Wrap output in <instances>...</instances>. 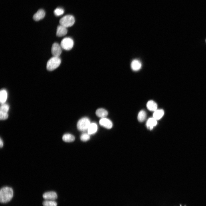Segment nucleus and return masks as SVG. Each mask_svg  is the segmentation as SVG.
Segmentation results:
<instances>
[{
  "label": "nucleus",
  "instance_id": "nucleus-3",
  "mask_svg": "<svg viewBox=\"0 0 206 206\" xmlns=\"http://www.w3.org/2000/svg\"><path fill=\"white\" fill-rule=\"evenodd\" d=\"M75 21V18L73 16L67 15L62 17L60 19L59 22L60 25L67 28L72 26Z\"/></svg>",
  "mask_w": 206,
  "mask_h": 206
},
{
  "label": "nucleus",
  "instance_id": "nucleus-17",
  "mask_svg": "<svg viewBox=\"0 0 206 206\" xmlns=\"http://www.w3.org/2000/svg\"><path fill=\"white\" fill-rule=\"evenodd\" d=\"M97 128L96 124L94 123H90L87 129L88 133L90 135L95 133L97 131Z\"/></svg>",
  "mask_w": 206,
  "mask_h": 206
},
{
  "label": "nucleus",
  "instance_id": "nucleus-19",
  "mask_svg": "<svg viewBox=\"0 0 206 206\" xmlns=\"http://www.w3.org/2000/svg\"><path fill=\"white\" fill-rule=\"evenodd\" d=\"M146 113L144 110H141L139 112L138 115V120L140 122H142L146 119Z\"/></svg>",
  "mask_w": 206,
  "mask_h": 206
},
{
  "label": "nucleus",
  "instance_id": "nucleus-15",
  "mask_svg": "<svg viewBox=\"0 0 206 206\" xmlns=\"http://www.w3.org/2000/svg\"><path fill=\"white\" fill-rule=\"evenodd\" d=\"M96 115L102 118H105L108 114L107 111L105 109L100 108L98 109L96 112Z\"/></svg>",
  "mask_w": 206,
  "mask_h": 206
},
{
  "label": "nucleus",
  "instance_id": "nucleus-21",
  "mask_svg": "<svg viewBox=\"0 0 206 206\" xmlns=\"http://www.w3.org/2000/svg\"><path fill=\"white\" fill-rule=\"evenodd\" d=\"M9 109V106L7 104H2L0 107V112L8 113Z\"/></svg>",
  "mask_w": 206,
  "mask_h": 206
},
{
  "label": "nucleus",
  "instance_id": "nucleus-6",
  "mask_svg": "<svg viewBox=\"0 0 206 206\" xmlns=\"http://www.w3.org/2000/svg\"><path fill=\"white\" fill-rule=\"evenodd\" d=\"M62 47L58 43H54L52 46L51 52L53 56L59 57L61 54Z\"/></svg>",
  "mask_w": 206,
  "mask_h": 206
},
{
  "label": "nucleus",
  "instance_id": "nucleus-4",
  "mask_svg": "<svg viewBox=\"0 0 206 206\" xmlns=\"http://www.w3.org/2000/svg\"><path fill=\"white\" fill-rule=\"evenodd\" d=\"M90 123V120L88 118H83L78 121L77 124V128L80 131H85L88 129Z\"/></svg>",
  "mask_w": 206,
  "mask_h": 206
},
{
  "label": "nucleus",
  "instance_id": "nucleus-14",
  "mask_svg": "<svg viewBox=\"0 0 206 206\" xmlns=\"http://www.w3.org/2000/svg\"><path fill=\"white\" fill-rule=\"evenodd\" d=\"M164 112L162 109H157L154 111L153 115V117L157 120L161 119L164 115Z\"/></svg>",
  "mask_w": 206,
  "mask_h": 206
},
{
  "label": "nucleus",
  "instance_id": "nucleus-1",
  "mask_svg": "<svg viewBox=\"0 0 206 206\" xmlns=\"http://www.w3.org/2000/svg\"><path fill=\"white\" fill-rule=\"evenodd\" d=\"M13 196V191L10 187H5L2 188L0 190V201L4 203L10 201Z\"/></svg>",
  "mask_w": 206,
  "mask_h": 206
},
{
  "label": "nucleus",
  "instance_id": "nucleus-25",
  "mask_svg": "<svg viewBox=\"0 0 206 206\" xmlns=\"http://www.w3.org/2000/svg\"><path fill=\"white\" fill-rule=\"evenodd\" d=\"M0 147L1 148L3 147V143L2 140L1 138H0Z\"/></svg>",
  "mask_w": 206,
  "mask_h": 206
},
{
  "label": "nucleus",
  "instance_id": "nucleus-10",
  "mask_svg": "<svg viewBox=\"0 0 206 206\" xmlns=\"http://www.w3.org/2000/svg\"><path fill=\"white\" fill-rule=\"evenodd\" d=\"M45 15V11L42 9L39 10L33 15V19L35 21H39L43 19Z\"/></svg>",
  "mask_w": 206,
  "mask_h": 206
},
{
  "label": "nucleus",
  "instance_id": "nucleus-2",
  "mask_svg": "<svg viewBox=\"0 0 206 206\" xmlns=\"http://www.w3.org/2000/svg\"><path fill=\"white\" fill-rule=\"evenodd\" d=\"M61 63V60L59 57L53 56L47 61V69L49 71H53L58 67Z\"/></svg>",
  "mask_w": 206,
  "mask_h": 206
},
{
  "label": "nucleus",
  "instance_id": "nucleus-23",
  "mask_svg": "<svg viewBox=\"0 0 206 206\" xmlns=\"http://www.w3.org/2000/svg\"><path fill=\"white\" fill-rule=\"evenodd\" d=\"M90 134L88 133H83L80 136L81 140L83 141H86L90 139Z\"/></svg>",
  "mask_w": 206,
  "mask_h": 206
},
{
  "label": "nucleus",
  "instance_id": "nucleus-24",
  "mask_svg": "<svg viewBox=\"0 0 206 206\" xmlns=\"http://www.w3.org/2000/svg\"><path fill=\"white\" fill-rule=\"evenodd\" d=\"M8 117V113L0 112V119L1 120L7 119Z\"/></svg>",
  "mask_w": 206,
  "mask_h": 206
},
{
  "label": "nucleus",
  "instance_id": "nucleus-16",
  "mask_svg": "<svg viewBox=\"0 0 206 206\" xmlns=\"http://www.w3.org/2000/svg\"><path fill=\"white\" fill-rule=\"evenodd\" d=\"M7 97V93L5 89H2L0 92V101L2 104L5 103L6 102Z\"/></svg>",
  "mask_w": 206,
  "mask_h": 206
},
{
  "label": "nucleus",
  "instance_id": "nucleus-8",
  "mask_svg": "<svg viewBox=\"0 0 206 206\" xmlns=\"http://www.w3.org/2000/svg\"><path fill=\"white\" fill-rule=\"evenodd\" d=\"M99 122L101 125L107 129H110L112 126V123L111 121L106 118H102Z\"/></svg>",
  "mask_w": 206,
  "mask_h": 206
},
{
  "label": "nucleus",
  "instance_id": "nucleus-9",
  "mask_svg": "<svg viewBox=\"0 0 206 206\" xmlns=\"http://www.w3.org/2000/svg\"><path fill=\"white\" fill-rule=\"evenodd\" d=\"M67 32V28L60 25L57 27L56 35L58 37H62L66 35Z\"/></svg>",
  "mask_w": 206,
  "mask_h": 206
},
{
  "label": "nucleus",
  "instance_id": "nucleus-12",
  "mask_svg": "<svg viewBox=\"0 0 206 206\" xmlns=\"http://www.w3.org/2000/svg\"><path fill=\"white\" fill-rule=\"evenodd\" d=\"M146 106L148 109L150 111L154 112L157 109V104L153 100L149 101L147 103Z\"/></svg>",
  "mask_w": 206,
  "mask_h": 206
},
{
  "label": "nucleus",
  "instance_id": "nucleus-26",
  "mask_svg": "<svg viewBox=\"0 0 206 206\" xmlns=\"http://www.w3.org/2000/svg\"><path fill=\"white\" fill-rule=\"evenodd\" d=\"M205 41H206V40H205Z\"/></svg>",
  "mask_w": 206,
  "mask_h": 206
},
{
  "label": "nucleus",
  "instance_id": "nucleus-7",
  "mask_svg": "<svg viewBox=\"0 0 206 206\" xmlns=\"http://www.w3.org/2000/svg\"><path fill=\"white\" fill-rule=\"evenodd\" d=\"M56 193L53 191L46 192L43 195V198L46 200H54L57 198Z\"/></svg>",
  "mask_w": 206,
  "mask_h": 206
},
{
  "label": "nucleus",
  "instance_id": "nucleus-13",
  "mask_svg": "<svg viewBox=\"0 0 206 206\" xmlns=\"http://www.w3.org/2000/svg\"><path fill=\"white\" fill-rule=\"evenodd\" d=\"M131 68L134 71L139 70L141 67V64L140 62L138 60H133L131 62Z\"/></svg>",
  "mask_w": 206,
  "mask_h": 206
},
{
  "label": "nucleus",
  "instance_id": "nucleus-22",
  "mask_svg": "<svg viewBox=\"0 0 206 206\" xmlns=\"http://www.w3.org/2000/svg\"><path fill=\"white\" fill-rule=\"evenodd\" d=\"M64 13V10L61 8H57L55 9L54 11V14L57 16L61 15L63 14Z\"/></svg>",
  "mask_w": 206,
  "mask_h": 206
},
{
  "label": "nucleus",
  "instance_id": "nucleus-20",
  "mask_svg": "<svg viewBox=\"0 0 206 206\" xmlns=\"http://www.w3.org/2000/svg\"><path fill=\"white\" fill-rule=\"evenodd\" d=\"M43 206H57V203L54 200H45L42 203Z\"/></svg>",
  "mask_w": 206,
  "mask_h": 206
},
{
  "label": "nucleus",
  "instance_id": "nucleus-11",
  "mask_svg": "<svg viewBox=\"0 0 206 206\" xmlns=\"http://www.w3.org/2000/svg\"><path fill=\"white\" fill-rule=\"evenodd\" d=\"M157 124V120L153 117L150 118L147 120L146 123V126L148 129L152 130Z\"/></svg>",
  "mask_w": 206,
  "mask_h": 206
},
{
  "label": "nucleus",
  "instance_id": "nucleus-5",
  "mask_svg": "<svg viewBox=\"0 0 206 206\" xmlns=\"http://www.w3.org/2000/svg\"><path fill=\"white\" fill-rule=\"evenodd\" d=\"M74 42L70 37L64 38L61 41L60 45L62 48L66 50H70L73 47Z\"/></svg>",
  "mask_w": 206,
  "mask_h": 206
},
{
  "label": "nucleus",
  "instance_id": "nucleus-18",
  "mask_svg": "<svg viewBox=\"0 0 206 206\" xmlns=\"http://www.w3.org/2000/svg\"><path fill=\"white\" fill-rule=\"evenodd\" d=\"M62 138L64 141L66 142H72L75 139V137L73 135L68 133L64 134Z\"/></svg>",
  "mask_w": 206,
  "mask_h": 206
}]
</instances>
